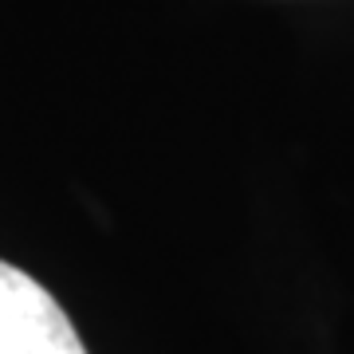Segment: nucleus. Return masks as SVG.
<instances>
[{"instance_id": "nucleus-1", "label": "nucleus", "mask_w": 354, "mask_h": 354, "mask_svg": "<svg viewBox=\"0 0 354 354\" xmlns=\"http://www.w3.org/2000/svg\"><path fill=\"white\" fill-rule=\"evenodd\" d=\"M0 354H87L44 283L0 260Z\"/></svg>"}]
</instances>
